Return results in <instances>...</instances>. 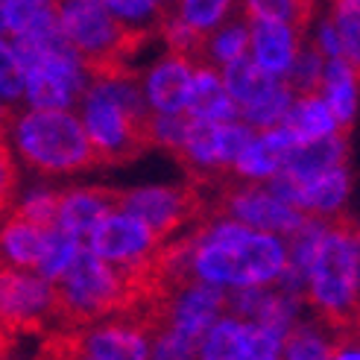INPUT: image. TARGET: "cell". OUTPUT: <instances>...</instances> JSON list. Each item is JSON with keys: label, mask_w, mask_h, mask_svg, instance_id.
<instances>
[{"label": "cell", "mask_w": 360, "mask_h": 360, "mask_svg": "<svg viewBox=\"0 0 360 360\" xmlns=\"http://www.w3.org/2000/svg\"><path fill=\"white\" fill-rule=\"evenodd\" d=\"M193 240L191 276L220 287L273 284L287 264V238L231 217H205L188 229Z\"/></svg>", "instance_id": "6da1fadb"}, {"label": "cell", "mask_w": 360, "mask_h": 360, "mask_svg": "<svg viewBox=\"0 0 360 360\" xmlns=\"http://www.w3.org/2000/svg\"><path fill=\"white\" fill-rule=\"evenodd\" d=\"M308 314L331 328H346L360 319V229L343 217L331 220L316 243L304 284Z\"/></svg>", "instance_id": "7a4b0ae2"}, {"label": "cell", "mask_w": 360, "mask_h": 360, "mask_svg": "<svg viewBox=\"0 0 360 360\" xmlns=\"http://www.w3.org/2000/svg\"><path fill=\"white\" fill-rule=\"evenodd\" d=\"M47 284L56 328L97 326L105 316H120L132 304V290L120 266L100 258L88 243H79L70 264Z\"/></svg>", "instance_id": "3957f363"}, {"label": "cell", "mask_w": 360, "mask_h": 360, "mask_svg": "<svg viewBox=\"0 0 360 360\" xmlns=\"http://www.w3.org/2000/svg\"><path fill=\"white\" fill-rule=\"evenodd\" d=\"M12 132L18 153L35 173L65 176L105 167V158L88 129L65 109L21 112Z\"/></svg>", "instance_id": "277c9868"}, {"label": "cell", "mask_w": 360, "mask_h": 360, "mask_svg": "<svg viewBox=\"0 0 360 360\" xmlns=\"http://www.w3.org/2000/svg\"><path fill=\"white\" fill-rule=\"evenodd\" d=\"M82 120L91 141L100 147L105 167L115 165H129V161L150 153L155 143V117L150 123L132 120L120 105L103 91V85H91L85 91L82 105Z\"/></svg>", "instance_id": "5b68a950"}, {"label": "cell", "mask_w": 360, "mask_h": 360, "mask_svg": "<svg viewBox=\"0 0 360 360\" xmlns=\"http://www.w3.org/2000/svg\"><path fill=\"white\" fill-rule=\"evenodd\" d=\"M39 357H97V360H117V357H150V340L135 331L129 322L112 319L105 326H79V328H50L41 334Z\"/></svg>", "instance_id": "8992f818"}, {"label": "cell", "mask_w": 360, "mask_h": 360, "mask_svg": "<svg viewBox=\"0 0 360 360\" xmlns=\"http://www.w3.org/2000/svg\"><path fill=\"white\" fill-rule=\"evenodd\" d=\"M120 211L135 214L147 223L161 240L173 238L179 229H191L205 220V196L196 182L185 185H158L120 193Z\"/></svg>", "instance_id": "52a82bcc"}, {"label": "cell", "mask_w": 360, "mask_h": 360, "mask_svg": "<svg viewBox=\"0 0 360 360\" xmlns=\"http://www.w3.org/2000/svg\"><path fill=\"white\" fill-rule=\"evenodd\" d=\"M0 328L18 337L56 328L50 314V284L35 269L0 258Z\"/></svg>", "instance_id": "ba28073f"}, {"label": "cell", "mask_w": 360, "mask_h": 360, "mask_svg": "<svg viewBox=\"0 0 360 360\" xmlns=\"http://www.w3.org/2000/svg\"><path fill=\"white\" fill-rule=\"evenodd\" d=\"M278 200L296 205L308 217H322V220H340L346 214L349 196H352V170L346 165H334L308 179H293L287 173H276L273 179L264 182Z\"/></svg>", "instance_id": "9c48e42d"}, {"label": "cell", "mask_w": 360, "mask_h": 360, "mask_svg": "<svg viewBox=\"0 0 360 360\" xmlns=\"http://www.w3.org/2000/svg\"><path fill=\"white\" fill-rule=\"evenodd\" d=\"M165 243L155 231L138 220L135 214H126V211H115L109 217H103L97 223V229L91 231V246L100 258L112 261V264H135L143 261L158 252V246Z\"/></svg>", "instance_id": "30bf717a"}, {"label": "cell", "mask_w": 360, "mask_h": 360, "mask_svg": "<svg viewBox=\"0 0 360 360\" xmlns=\"http://www.w3.org/2000/svg\"><path fill=\"white\" fill-rule=\"evenodd\" d=\"M304 30L287 21H269V18H255L249 21V56L264 70L276 77H287L299 47L304 44Z\"/></svg>", "instance_id": "8fae6325"}, {"label": "cell", "mask_w": 360, "mask_h": 360, "mask_svg": "<svg viewBox=\"0 0 360 360\" xmlns=\"http://www.w3.org/2000/svg\"><path fill=\"white\" fill-rule=\"evenodd\" d=\"M120 193L117 188H74L65 191L62 200V214L59 226L68 231L70 238H77V243L91 240V231L97 223L109 214L120 211Z\"/></svg>", "instance_id": "7c38bea8"}, {"label": "cell", "mask_w": 360, "mask_h": 360, "mask_svg": "<svg viewBox=\"0 0 360 360\" xmlns=\"http://www.w3.org/2000/svg\"><path fill=\"white\" fill-rule=\"evenodd\" d=\"M293 143H296V135L284 123L269 126V129H258L243 147V153L235 158L231 173L238 179H249V182H266V179H273L281 170L284 155L290 153Z\"/></svg>", "instance_id": "4fadbf2b"}, {"label": "cell", "mask_w": 360, "mask_h": 360, "mask_svg": "<svg viewBox=\"0 0 360 360\" xmlns=\"http://www.w3.org/2000/svg\"><path fill=\"white\" fill-rule=\"evenodd\" d=\"M191 77H193V62L167 53L147 77V100L155 112L179 115L188 112V94H191Z\"/></svg>", "instance_id": "5bb4252c"}, {"label": "cell", "mask_w": 360, "mask_h": 360, "mask_svg": "<svg viewBox=\"0 0 360 360\" xmlns=\"http://www.w3.org/2000/svg\"><path fill=\"white\" fill-rule=\"evenodd\" d=\"M188 115L193 117H208L214 123H226V120H240L238 103L231 100L223 82V70L214 68L208 62H196L193 65V77H191V94H188Z\"/></svg>", "instance_id": "9a60e30c"}, {"label": "cell", "mask_w": 360, "mask_h": 360, "mask_svg": "<svg viewBox=\"0 0 360 360\" xmlns=\"http://www.w3.org/2000/svg\"><path fill=\"white\" fill-rule=\"evenodd\" d=\"M346 161H349V138L346 132H334L314 141H296L290 153L284 155L281 173L293 179H308L334 165H346Z\"/></svg>", "instance_id": "2e32d148"}, {"label": "cell", "mask_w": 360, "mask_h": 360, "mask_svg": "<svg viewBox=\"0 0 360 360\" xmlns=\"http://www.w3.org/2000/svg\"><path fill=\"white\" fill-rule=\"evenodd\" d=\"M319 94L326 97L340 129H349L360 112V68H354L343 56L328 59L319 82Z\"/></svg>", "instance_id": "e0dca14e"}, {"label": "cell", "mask_w": 360, "mask_h": 360, "mask_svg": "<svg viewBox=\"0 0 360 360\" xmlns=\"http://www.w3.org/2000/svg\"><path fill=\"white\" fill-rule=\"evenodd\" d=\"M47 235H50V229L12 211L4 220V226H0V258H6L15 266L39 273V261L44 255Z\"/></svg>", "instance_id": "ac0fdd59"}, {"label": "cell", "mask_w": 360, "mask_h": 360, "mask_svg": "<svg viewBox=\"0 0 360 360\" xmlns=\"http://www.w3.org/2000/svg\"><path fill=\"white\" fill-rule=\"evenodd\" d=\"M243 56H249V18L243 15V9H235L226 21H220L211 32H205L202 53L196 62H208L223 70L226 65L238 62Z\"/></svg>", "instance_id": "d6986e66"}, {"label": "cell", "mask_w": 360, "mask_h": 360, "mask_svg": "<svg viewBox=\"0 0 360 360\" xmlns=\"http://www.w3.org/2000/svg\"><path fill=\"white\" fill-rule=\"evenodd\" d=\"M281 123L296 135V141H314V138H326L334 132H346V129H340L334 112L328 109L326 97L319 91L296 94Z\"/></svg>", "instance_id": "ffe728a7"}, {"label": "cell", "mask_w": 360, "mask_h": 360, "mask_svg": "<svg viewBox=\"0 0 360 360\" xmlns=\"http://www.w3.org/2000/svg\"><path fill=\"white\" fill-rule=\"evenodd\" d=\"M334 337L337 328H331L326 319L319 316H308L296 319L284 334V346H281V357L287 360H328L334 352Z\"/></svg>", "instance_id": "44dd1931"}, {"label": "cell", "mask_w": 360, "mask_h": 360, "mask_svg": "<svg viewBox=\"0 0 360 360\" xmlns=\"http://www.w3.org/2000/svg\"><path fill=\"white\" fill-rule=\"evenodd\" d=\"M223 82H226V91L231 94V100L238 103V112H243L273 91L281 82V77L264 70L252 56H243V59L223 68Z\"/></svg>", "instance_id": "7402d4cb"}, {"label": "cell", "mask_w": 360, "mask_h": 360, "mask_svg": "<svg viewBox=\"0 0 360 360\" xmlns=\"http://www.w3.org/2000/svg\"><path fill=\"white\" fill-rule=\"evenodd\" d=\"M200 357L214 360H249V319L223 314L205 331Z\"/></svg>", "instance_id": "603a6c76"}, {"label": "cell", "mask_w": 360, "mask_h": 360, "mask_svg": "<svg viewBox=\"0 0 360 360\" xmlns=\"http://www.w3.org/2000/svg\"><path fill=\"white\" fill-rule=\"evenodd\" d=\"M240 9L249 21L255 18H269V21H287L308 32L314 24L316 0H240Z\"/></svg>", "instance_id": "cb8c5ba5"}, {"label": "cell", "mask_w": 360, "mask_h": 360, "mask_svg": "<svg viewBox=\"0 0 360 360\" xmlns=\"http://www.w3.org/2000/svg\"><path fill=\"white\" fill-rule=\"evenodd\" d=\"M296 91L290 85H287V79H281L273 91H269L264 100H258L255 105H249V109L240 112V120L249 123L252 129H269V126H278L287 115V109H290V103H293Z\"/></svg>", "instance_id": "d4e9b609"}, {"label": "cell", "mask_w": 360, "mask_h": 360, "mask_svg": "<svg viewBox=\"0 0 360 360\" xmlns=\"http://www.w3.org/2000/svg\"><path fill=\"white\" fill-rule=\"evenodd\" d=\"M326 56L304 39V44L299 47L296 59L287 70V85L293 88L296 94H308V91H319V82H322V74H326Z\"/></svg>", "instance_id": "484cf974"}, {"label": "cell", "mask_w": 360, "mask_h": 360, "mask_svg": "<svg viewBox=\"0 0 360 360\" xmlns=\"http://www.w3.org/2000/svg\"><path fill=\"white\" fill-rule=\"evenodd\" d=\"M235 9H240V0H179V18L200 32H211Z\"/></svg>", "instance_id": "4316f807"}, {"label": "cell", "mask_w": 360, "mask_h": 360, "mask_svg": "<svg viewBox=\"0 0 360 360\" xmlns=\"http://www.w3.org/2000/svg\"><path fill=\"white\" fill-rule=\"evenodd\" d=\"M62 200H65V191H50V188H35L27 200L12 208L15 214H21V217L39 223L44 229H53L59 226V214H62Z\"/></svg>", "instance_id": "83f0119b"}, {"label": "cell", "mask_w": 360, "mask_h": 360, "mask_svg": "<svg viewBox=\"0 0 360 360\" xmlns=\"http://www.w3.org/2000/svg\"><path fill=\"white\" fill-rule=\"evenodd\" d=\"M77 238H70L68 231L62 226H53L50 229V235H47V246H44V255L39 261V276L53 281L62 269L70 264V258H74V252H77Z\"/></svg>", "instance_id": "f1b7e54d"}, {"label": "cell", "mask_w": 360, "mask_h": 360, "mask_svg": "<svg viewBox=\"0 0 360 360\" xmlns=\"http://www.w3.org/2000/svg\"><path fill=\"white\" fill-rule=\"evenodd\" d=\"M331 21L340 32V44H343V59L360 68V6L337 4L331 6Z\"/></svg>", "instance_id": "f546056e"}, {"label": "cell", "mask_w": 360, "mask_h": 360, "mask_svg": "<svg viewBox=\"0 0 360 360\" xmlns=\"http://www.w3.org/2000/svg\"><path fill=\"white\" fill-rule=\"evenodd\" d=\"M6 135H9V126L0 123V226L12 214L15 196H18V165L12 158Z\"/></svg>", "instance_id": "4dcf8cb0"}, {"label": "cell", "mask_w": 360, "mask_h": 360, "mask_svg": "<svg viewBox=\"0 0 360 360\" xmlns=\"http://www.w3.org/2000/svg\"><path fill=\"white\" fill-rule=\"evenodd\" d=\"M27 91V74H24V65L21 59L15 56V50L4 41L0 35V97L18 103Z\"/></svg>", "instance_id": "1f68e13d"}, {"label": "cell", "mask_w": 360, "mask_h": 360, "mask_svg": "<svg viewBox=\"0 0 360 360\" xmlns=\"http://www.w3.org/2000/svg\"><path fill=\"white\" fill-rule=\"evenodd\" d=\"M105 6H109L117 18H123V21H129V24L153 21L147 27H155V15H158L161 0H105Z\"/></svg>", "instance_id": "d6a6232c"}, {"label": "cell", "mask_w": 360, "mask_h": 360, "mask_svg": "<svg viewBox=\"0 0 360 360\" xmlns=\"http://www.w3.org/2000/svg\"><path fill=\"white\" fill-rule=\"evenodd\" d=\"M311 44H314L326 59L343 56V44H340V32H337V27H334V21H331V15L322 18V21H316L314 35H311Z\"/></svg>", "instance_id": "836d02e7"}, {"label": "cell", "mask_w": 360, "mask_h": 360, "mask_svg": "<svg viewBox=\"0 0 360 360\" xmlns=\"http://www.w3.org/2000/svg\"><path fill=\"white\" fill-rule=\"evenodd\" d=\"M337 4H349V6H360V0H337Z\"/></svg>", "instance_id": "e575fe53"}, {"label": "cell", "mask_w": 360, "mask_h": 360, "mask_svg": "<svg viewBox=\"0 0 360 360\" xmlns=\"http://www.w3.org/2000/svg\"><path fill=\"white\" fill-rule=\"evenodd\" d=\"M352 326H354V328H357V334H360V319H357V322H352Z\"/></svg>", "instance_id": "d590c367"}]
</instances>
